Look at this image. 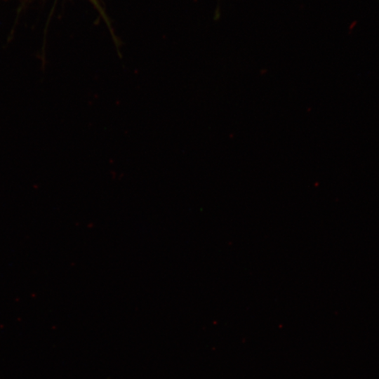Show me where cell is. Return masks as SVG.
Wrapping results in <instances>:
<instances>
[{"instance_id":"obj_1","label":"cell","mask_w":379,"mask_h":379,"mask_svg":"<svg viewBox=\"0 0 379 379\" xmlns=\"http://www.w3.org/2000/svg\"><path fill=\"white\" fill-rule=\"evenodd\" d=\"M97 8L101 12L100 7L97 1V0H90Z\"/></svg>"}]
</instances>
